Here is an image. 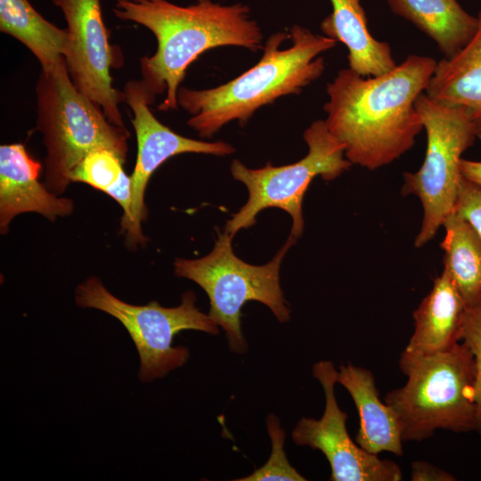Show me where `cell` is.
I'll use <instances>...</instances> for the list:
<instances>
[{
  "label": "cell",
  "instance_id": "1",
  "mask_svg": "<svg viewBox=\"0 0 481 481\" xmlns=\"http://www.w3.org/2000/svg\"><path fill=\"white\" fill-rule=\"evenodd\" d=\"M436 63L429 56L411 54L379 76L342 69L327 85L324 121L352 164L375 170L413 147L423 130L415 102L425 93Z\"/></svg>",
  "mask_w": 481,
  "mask_h": 481
},
{
  "label": "cell",
  "instance_id": "2",
  "mask_svg": "<svg viewBox=\"0 0 481 481\" xmlns=\"http://www.w3.org/2000/svg\"><path fill=\"white\" fill-rule=\"evenodd\" d=\"M121 20L140 24L152 32L155 53L141 59L146 86L157 95L166 93L159 110H178L177 93L189 66L204 52L220 46L263 50V34L250 18L249 8L237 3L224 5L194 0L180 6L167 0H117L113 9Z\"/></svg>",
  "mask_w": 481,
  "mask_h": 481
},
{
  "label": "cell",
  "instance_id": "3",
  "mask_svg": "<svg viewBox=\"0 0 481 481\" xmlns=\"http://www.w3.org/2000/svg\"><path fill=\"white\" fill-rule=\"evenodd\" d=\"M337 41L317 35L299 25L289 34L273 33L266 40L259 61L219 86L194 90L178 89V106L192 118L187 124L201 138H210L224 125L237 120L245 125L261 107L288 94H298L319 78L325 61L321 53Z\"/></svg>",
  "mask_w": 481,
  "mask_h": 481
},
{
  "label": "cell",
  "instance_id": "4",
  "mask_svg": "<svg viewBox=\"0 0 481 481\" xmlns=\"http://www.w3.org/2000/svg\"><path fill=\"white\" fill-rule=\"evenodd\" d=\"M399 367L407 380L389 391L384 402L395 413L404 442H420L438 429L477 430L476 366L462 341L431 354L404 350Z\"/></svg>",
  "mask_w": 481,
  "mask_h": 481
},
{
  "label": "cell",
  "instance_id": "5",
  "mask_svg": "<svg viewBox=\"0 0 481 481\" xmlns=\"http://www.w3.org/2000/svg\"><path fill=\"white\" fill-rule=\"evenodd\" d=\"M36 94L37 127L46 149L45 185L50 192L61 194L71 183L69 173L94 149H111L126 161L127 129L112 124L101 106L77 89L65 57L51 69H41Z\"/></svg>",
  "mask_w": 481,
  "mask_h": 481
},
{
  "label": "cell",
  "instance_id": "6",
  "mask_svg": "<svg viewBox=\"0 0 481 481\" xmlns=\"http://www.w3.org/2000/svg\"><path fill=\"white\" fill-rule=\"evenodd\" d=\"M232 238L225 231L218 232L210 253L197 259L176 258L174 266L177 277L187 278L204 289L209 299V317L225 331L230 349L241 354L248 348L240 321L246 302L254 300L265 305L280 322L290 318L279 272L285 254L298 239L289 234L271 261L253 265L236 257Z\"/></svg>",
  "mask_w": 481,
  "mask_h": 481
},
{
  "label": "cell",
  "instance_id": "7",
  "mask_svg": "<svg viewBox=\"0 0 481 481\" xmlns=\"http://www.w3.org/2000/svg\"><path fill=\"white\" fill-rule=\"evenodd\" d=\"M427 134L424 161L416 172L404 174L401 192L416 196L423 208L414 246L421 248L437 233L453 211L462 177L460 163L477 137L467 112L438 102L422 93L415 102Z\"/></svg>",
  "mask_w": 481,
  "mask_h": 481
},
{
  "label": "cell",
  "instance_id": "8",
  "mask_svg": "<svg viewBox=\"0 0 481 481\" xmlns=\"http://www.w3.org/2000/svg\"><path fill=\"white\" fill-rule=\"evenodd\" d=\"M307 154L285 166L252 169L234 159L232 177L249 191L246 204L226 222L224 231L234 236L241 229L256 224L257 214L267 208H278L290 215V235L299 238L304 231L302 202L305 193L316 176L325 181L338 177L353 165L345 156L344 146L330 134L324 120H316L304 132Z\"/></svg>",
  "mask_w": 481,
  "mask_h": 481
},
{
  "label": "cell",
  "instance_id": "9",
  "mask_svg": "<svg viewBox=\"0 0 481 481\" xmlns=\"http://www.w3.org/2000/svg\"><path fill=\"white\" fill-rule=\"evenodd\" d=\"M75 302L79 307L109 314L123 324L137 349L138 378L143 382L163 378L187 362L188 348L172 346L178 332L194 330L219 333L217 324L196 306L192 291L183 293L181 304L175 307H164L156 301L135 306L112 295L98 277L92 276L77 287Z\"/></svg>",
  "mask_w": 481,
  "mask_h": 481
},
{
  "label": "cell",
  "instance_id": "10",
  "mask_svg": "<svg viewBox=\"0 0 481 481\" xmlns=\"http://www.w3.org/2000/svg\"><path fill=\"white\" fill-rule=\"evenodd\" d=\"M125 102L134 117L132 123L137 140V156L131 175V217L122 232L131 246L143 244L146 238L142 233L141 222L145 219L147 209L144 193L151 175L169 158L187 152L226 156L234 148L224 142H205L182 136L159 122L150 110L156 95L143 80H130L124 87Z\"/></svg>",
  "mask_w": 481,
  "mask_h": 481
},
{
  "label": "cell",
  "instance_id": "11",
  "mask_svg": "<svg viewBox=\"0 0 481 481\" xmlns=\"http://www.w3.org/2000/svg\"><path fill=\"white\" fill-rule=\"evenodd\" d=\"M66 20L70 47L65 58L77 89L101 106L114 125L125 126L118 105L123 92L112 85L110 69L117 61L102 13V0H51Z\"/></svg>",
  "mask_w": 481,
  "mask_h": 481
},
{
  "label": "cell",
  "instance_id": "12",
  "mask_svg": "<svg viewBox=\"0 0 481 481\" xmlns=\"http://www.w3.org/2000/svg\"><path fill=\"white\" fill-rule=\"evenodd\" d=\"M313 375L321 383L325 408L321 419L302 418L292 431L298 445L321 451L328 460L332 481H400L402 470L394 461L382 460L354 442L346 429V412L335 396L338 371L330 361L313 366Z\"/></svg>",
  "mask_w": 481,
  "mask_h": 481
},
{
  "label": "cell",
  "instance_id": "13",
  "mask_svg": "<svg viewBox=\"0 0 481 481\" xmlns=\"http://www.w3.org/2000/svg\"><path fill=\"white\" fill-rule=\"evenodd\" d=\"M42 169L21 143L0 146V230L21 213L35 212L54 221L73 211L70 199L58 198L38 181Z\"/></svg>",
  "mask_w": 481,
  "mask_h": 481
},
{
  "label": "cell",
  "instance_id": "14",
  "mask_svg": "<svg viewBox=\"0 0 481 481\" xmlns=\"http://www.w3.org/2000/svg\"><path fill=\"white\" fill-rule=\"evenodd\" d=\"M337 382L351 395L359 415L356 444L367 452L404 454L399 421L394 411L379 398L372 372L350 363L339 367Z\"/></svg>",
  "mask_w": 481,
  "mask_h": 481
},
{
  "label": "cell",
  "instance_id": "15",
  "mask_svg": "<svg viewBox=\"0 0 481 481\" xmlns=\"http://www.w3.org/2000/svg\"><path fill=\"white\" fill-rule=\"evenodd\" d=\"M467 306L450 273L443 269L429 293L413 311V333L404 348L425 355L446 350L461 342Z\"/></svg>",
  "mask_w": 481,
  "mask_h": 481
},
{
  "label": "cell",
  "instance_id": "16",
  "mask_svg": "<svg viewBox=\"0 0 481 481\" xmlns=\"http://www.w3.org/2000/svg\"><path fill=\"white\" fill-rule=\"evenodd\" d=\"M332 12L321 22L326 37L344 44L348 68L363 77H375L392 70L397 64L387 42L371 34L360 0H330Z\"/></svg>",
  "mask_w": 481,
  "mask_h": 481
},
{
  "label": "cell",
  "instance_id": "17",
  "mask_svg": "<svg viewBox=\"0 0 481 481\" xmlns=\"http://www.w3.org/2000/svg\"><path fill=\"white\" fill-rule=\"evenodd\" d=\"M478 29L469 44L451 58L437 61L425 94L433 100L462 108L481 135V11Z\"/></svg>",
  "mask_w": 481,
  "mask_h": 481
},
{
  "label": "cell",
  "instance_id": "18",
  "mask_svg": "<svg viewBox=\"0 0 481 481\" xmlns=\"http://www.w3.org/2000/svg\"><path fill=\"white\" fill-rule=\"evenodd\" d=\"M392 12L413 23L438 46L444 58L461 51L478 29V18L457 0H387Z\"/></svg>",
  "mask_w": 481,
  "mask_h": 481
},
{
  "label": "cell",
  "instance_id": "19",
  "mask_svg": "<svg viewBox=\"0 0 481 481\" xmlns=\"http://www.w3.org/2000/svg\"><path fill=\"white\" fill-rule=\"evenodd\" d=\"M0 31L21 42L43 70L69 53V32L45 20L29 0H0Z\"/></svg>",
  "mask_w": 481,
  "mask_h": 481
},
{
  "label": "cell",
  "instance_id": "20",
  "mask_svg": "<svg viewBox=\"0 0 481 481\" xmlns=\"http://www.w3.org/2000/svg\"><path fill=\"white\" fill-rule=\"evenodd\" d=\"M444 269L452 278L467 306L481 300V237L456 211L444 220Z\"/></svg>",
  "mask_w": 481,
  "mask_h": 481
},
{
  "label": "cell",
  "instance_id": "21",
  "mask_svg": "<svg viewBox=\"0 0 481 481\" xmlns=\"http://www.w3.org/2000/svg\"><path fill=\"white\" fill-rule=\"evenodd\" d=\"M125 162L111 149H94L72 169L69 180L87 183L125 207L130 203L132 196L131 177L123 170Z\"/></svg>",
  "mask_w": 481,
  "mask_h": 481
},
{
  "label": "cell",
  "instance_id": "22",
  "mask_svg": "<svg viewBox=\"0 0 481 481\" xmlns=\"http://www.w3.org/2000/svg\"><path fill=\"white\" fill-rule=\"evenodd\" d=\"M267 431L272 442V452L264 466L238 481H303L306 480L289 462L284 452L285 431L276 416L267 417Z\"/></svg>",
  "mask_w": 481,
  "mask_h": 481
},
{
  "label": "cell",
  "instance_id": "23",
  "mask_svg": "<svg viewBox=\"0 0 481 481\" xmlns=\"http://www.w3.org/2000/svg\"><path fill=\"white\" fill-rule=\"evenodd\" d=\"M461 341L469 347L475 361L476 431L481 435V300L472 306H467L461 328Z\"/></svg>",
  "mask_w": 481,
  "mask_h": 481
},
{
  "label": "cell",
  "instance_id": "24",
  "mask_svg": "<svg viewBox=\"0 0 481 481\" xmlns=\"http://www.w3.org/2000/svg\"><path fill=\"white\" fill-rule=\"evenodd\" d=\"M453 210L466 219L481 237V185L462 175Z\"/></svg>",
  "mask_w": 481,
  "mask_h": 481
},
{
  "label": "cell",
  "instance_id": "25",
  "mask_svg": "<svg viewBox=\"0 0 481 481\" xmlns=\"http://www.w3.org/2000/svg\"><path fill=\"white\" fill-rule=\"evenodd\" d=\"M411 480L412 481H454L456 478L449 472L423 461L411 464Z\"/></svg>",
  "mask_w": 481,
  "mask_h": 481
},
{
  "label": "cell",
  "instance_id": "26",
  "mask_svg": "<svg viewBox=\"0 0 481 481\" xmlns=\"http://www.w3.org/2000/svg\"><path fill=\"white\" fill-rule=\"evenodd\" d=\"M460 169L465 178L481 185V161L461 159Z\"/></svg>",
  "mask_w": 481,
  "mask_h": 481
},
{
  "label": "cell",
  "instance_id": "27",
  "mask_svg": "<svg viewBox=\"0 0 481 481\" xmlns=\"http://www.w3.org/2000/svg\"><path fill=\"white\" fill-rule=\"evenodd\" d=\"M477 137H478V138L480 139V141H481V135H479Z\"/></svg>",
  "mask_w": 481,
  "mask_h": 481
}]
</instances>
